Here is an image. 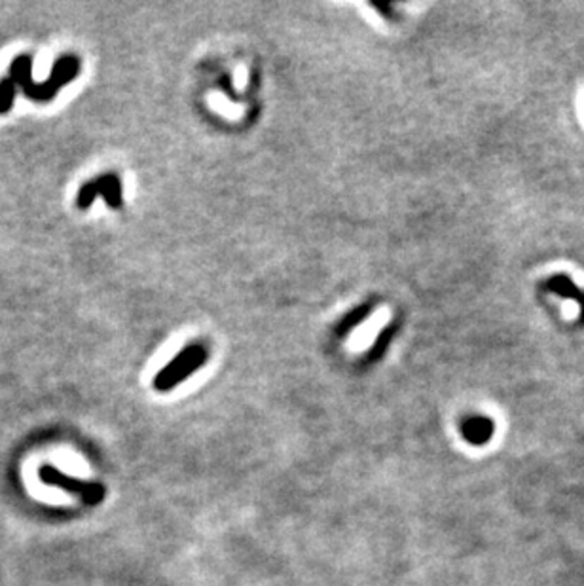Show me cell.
I'll list each match as a JSON object with an SVG mask.
<instances>
[{"label": "cell", "instance_id": "cell-1", "mask_svg": "<svg viewBox=\"0 0 584 586\" xmlns=\"http://www.w3.org/2000/svg\"><path fill=\"white\" fill-rule=\"evenodd\" d=\"M80 71H82V61L76 55H61L54 63L49 78L46 82H42V84H37L31 76V55L23 54L18 55L12 61V65H10V78L13 80V84L21 88V91H23V95L27 99H32V101H38V103H46V101H51L61 88H65L73 80H76Z\"/></svg>", "mask_w": 584, "mask_h": 586}, {"label": "cell", "instance_id": "cell-2", "mask_svg": "<svg viewBox=\"0 0 584 586\" xmlns=\"http://www.w3.org/2000/svg\"><path fill=\"white\" fill-rule=\"evenodd\" d=\"M207 347L201 344H192L184 347L169 364H165L154 378L152 385L159 393H167L171 389L181 385L186 381L195 370H200L203 364L207 363Z\"/></svg>", "mask_w": 584, "mask_h": 586}, {"label": "cell", "instance_id": "cell-3", "mask_svg": "<svg viewBox=\"0 0 584 586\" xmlns=\"http://www.w3.org/2000/svg\"><path fill=\"white\" fill-rule=\"evenodd\" d=\"M38 477L44 484L48 486H55V488H61V490L78 496L80 499L87 505H99L103 501L107 491H104L103 484L99 482H87V480H80V478L68 477L63 471H59L54 465H42L38 471Z\"/></svg>", "mask_w": 584, "mask_h": 586}, {"label": "cell", "instance_id": "cell-4", "mask_svg": "<svg viewBox=\"0 0 584 586\" xmlns=\"http://www.w3.org/2000/svg\"><path fill=\"white\" fill-rule=\"evenodd\" d=\"M97 196H103L107 205L112 207V209H120L123 205L120 177L114 175V173H109V175H101L97 179H93V181L84 182L80 186L78 193H76V207L78 209H87L95 201Z\"/></svg>", "mask_w": 584, "mask_h": 586}, {"label": "cell", "instance_id": "cell-5", "mask_svg": "<svg viewBox=\"0 0 584 586\" xmlns=\"http://www.w3.org/2000/svg\"><path fill=\"white\" fill-rule=\"evenodd\" d=\"M372 309H374V306H372L370 302L360 304V306H357L355 309H351V311L340 321V325L336 327V336H338V338H346V336H349L351 330H355V328L359 327V325H363V323L370 317Z\"/></svg>", "mask_w": 584, "mask_h": 586}, {"label": "cell", "instance_id": "cell-6", "mask_svg": "<svg viewBox=\"0 0 584 586\" xmlns=\"http://www.w3.org/2000/svg\"><path fill=\"white\" fill-rule=\"evenodd\" d=\"M492 433L493 423L489 419H484V417H475V419L465 421V425H463V435L473 444H484L486 441H489Z\"/></svg>", "mask_w": 584, "mask_h": 586}, {"label": "cell", "instance_id": "cell-7", "mask_svg": "<svg viewBox=\"0 0 584 586\" xmlns=\"http://www.w3.org/2000/svg\"><path fill=\"white\" fill-rule=\"evenodd\" d=\"M18 85L13 84V80L10 76L0 78V114H6L13 107V99L18 93Z\"/></svg>", "mask_w": 584, "mask_h": 586}, {"label": "cell", "instance_id": "cell-8", "mask_svg": "<svg viewBox=\"0 0 584 586\" xmlns=\"http://www.w3.org/2000/svg\"><path fill=\"white\" fill-rule=\"evenodd\" d=\"M391 338H393V328H391V327L384 328V330L379 333V336H377L376 344L372 345L370 359H376V357L382 355V353H384V351H385V347L389 345Z\"/></svg>", "mask_w": 584, "mask_h": 586}]
</instances>
